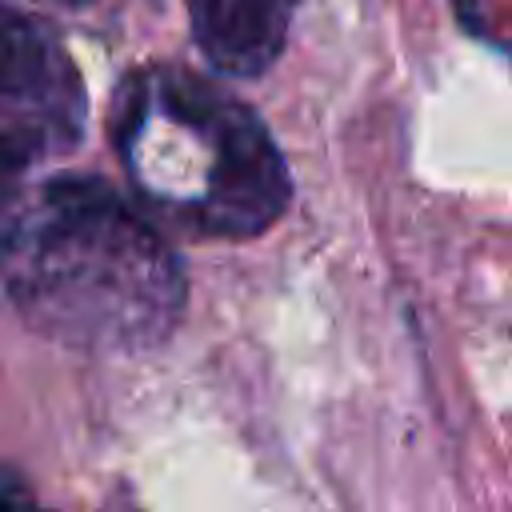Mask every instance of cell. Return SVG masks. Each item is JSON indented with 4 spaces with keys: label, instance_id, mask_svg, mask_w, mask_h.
<instances>
[{
    "label": "cell",
    "instance_id": "cell-1",
    "mask_svg": "<svg viewBox=\"0 0 512 512\" xmlns=\"http://www.w3.org/2000/svg\"><path fill=\"white\" fill-rule=\"evenodd\" d=\"M0 276L32 328L84 352L156 348L184 312L168 240L92 176L20 192L0 228Z\"/></svg>",
    "mask_w": 512,
    "mask_h": 512
},
{
    "label": "cell",
    "instance_id": "cell-2",
    "mask_svg": "<svg viewBox=\"0 0 512 512\" xmlns=\"http://www.w3.org/2000/svg\"><path fill=\"white\" fill-rule=\"evenodd\" d=\"M116 140L136 192L196 236H256L288 204V168L264 124L220 84L144 72L120 96Z\"/></svg>",
    "mask_w": 512,
    "mask_h": 512
},
{
    "label": "cell",
    "instance_id": "cell-3",
    "mask_svg": "<svg viewBox=\"0 0 512 512\" xmlns=\"http://www.w3.org/2000/svg\"><path fill=\"white\" fill-rule=\"evenodd\" d=\"M84 80L52 28L0 4V136L32 160L64 156L84 140Z\"/></svg>",
    "mask_w": 512,
    "mask_h": 512
},
{
    "label": "cell",
    "instance_id": "cell-4",
    "mask_svg": "<svg viewBox=\"0 0 512 512\" xmlns=\"http://www.w3.org/2000/svg\"><path fill=\"white\" fill-rule=\"evenodd\" d=\"M204 60L236 80L268 72L288 40L300 0H184Z\"/></svg>",
    "mask_w": 512,
    "mask_h": 512
},
{
    "label": "cell",
    "instance_id": "cell-5",
    "mask_svg": "<svg viewBox=\"0 0 512 512\" xmlns=\"http://www.w3.org/2000/svg\"><path fill=\"white\" fill-rule=\"evenodd\" d=\"M28 164H32V156L20 152L8 136H0V228H4V220L12 216V208H16L20 192H24L20 176H24Z\"/></svg>",
    "mask_w": 512,
    "mask_h": 512
},
{
    "label": "cell",
    "instance_id": "cell-6",
    "mask_svg": "<svg viewBox=\"0 0 512 512\" xmlns=\"http://www.w3.org/2000/svg\"><path fill=\"white\" fill-rule=\"evenodd\" d=\"M0 512H44V508L32 500V492L24 488L20 476L0 472Z\"/></svg>",
    "mask_w": 512,
    "mask_h": 512
},
{
    "label": "cell",
    "instance_id": "cell-7",
    "mask_svg": "<svg viewBox=\"0 0 512 512\" xmlns=\"http://www.w3.org/2000/svg\"><path fill=\"white\" fill-rule=\"evenodd\" d=\"M60 4H80V0H60Z\"/></svg>",
    "mask_w": 512,
    "mask_h": 512
}]
</instances>
